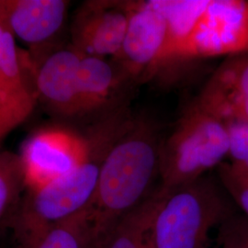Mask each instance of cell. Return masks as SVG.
I'll return each instance as SVG.
<instances>
[{"label": "cell", "instance_id": "6da1fadb", "mask_svg": "<svg viewBox=\"0 0 248 248\" xmlns=\"http://www.w3.org/2000/svg\"><path fill=\"white\" fill-rule=\"evenodd\" d=\"M131 119L122 110L109 113L89 134V158L70 174L45 186L25 189L8 217V225L18 248L38 233L79 213L95 192L102 162Z\"/></svg>", "mask_w": 248, "mask_h": 248}, {"label": "cell", "instance_id": "7a4b0ae2", "mask_svg": "<svg viewBox=\"0 0 248 248\" xmlns=\"http://www.w3.org/2000/svg\"><path fill=\"white\" fill-rule=\"evenodd\" d=\"M160 145L151 124L132 120L108 152L87 206L102 244L116 223L148 197L159 175Z\"/></svg>", "mask_w": 248, "mask_h": 248}, {"label": "cell", "instance_id": "3957f363", "mask_svg": "<svg viewBox=\"0 0 248 248\" xmlns=\"http://www.w3.org/2000/svg\"><path fill=\"white\" fill-rule=\"evenodd\" d=\"M168 23L165 62L248 53V1L155 0Z\"/></svg>", "mask_w": 248, "mask_h": 248}, {"label": "cell", "instance_id": "277c9868", "mask_svg": "<svg viewBox=\"0 0 248 248\" xmlns=\"http://www.w3.org/2000/svg\"><path fill=\"white\" fill-rule=\"evenodd\" d=\"M153 198L149 248H209L211 232L236 214L225 189L207 177Z\"/></svg>", "mask_w": 248, "mask_h": 248}, {"label": "cell", "instance_id": "5b68a950", "mask_svg": "<svg viewBox=\"0 0 248 248\" xmlns=\"http://www.w3.org/2000/svg\"><path fill=\"white\" fill-rule=\"evenodd\" d=\"M224 122L198 101L178 121L159 151L162 189L192 183L228 156Z\"/></svg>", "mask_w": 248, "mask_h": 248}, {"label": "cell", "instance_id": "8992f818", "mask_svg": "<svg viewBox=\"0 0 248 248\" xmlns=\"http://www.w3.org/2000/svg\"><path fill=\"white\" fill-rule=\"evenodd\" d=\"M89 135L48 126L29 135L18 154L25 189L45 186L78 169L90 155Z\"/></svg>", "mask_w": 248, "mask_h": 248}, {"label": "cell", "instance_id": "52a82bcc", "mask_svg": "<svg viewBox=\"0 0 248 248\" xmlns=\"http://www.w3.org/2000/svg\"><path fill=\"white\" fill-rule=\"evenodd\" d=\"M28 54L31 63L37 101L51 114L58 117L82 116L78 96L82 53L70 45L64 48L52 46L43 52Z\"/></svg>", "mask_w": 248, "mask_h": 248}, {"label": "cell", "instance_id": "ba28073f", "mask_svg": "<svg viewBox=\"0 0 248 248\" xmlns=\"http://www.w3.org/2000/svg\"><path fill=\"white\" fill-rule=\"evenodd\" d=\"M36 103L29 54L0 21V140L26 122Z\"/></svg>", "mask_w": 248, "mask_h": 248}, {"label": "cell", "instance_id": "9c48e42d", "mask_svg": "<svg viewBox=\"0 0 248 248\" xmlns=\"http://www.w3.org/2000/svg\"><path fill=\"white\" fill-rule=\"evenodd\" d=\"M129 18L130 1H86L72 20L71 45L84 55L116 58L122 50Z\"/></svg>", "mask_w": 248, "mask_h": 248}, {"label": "cell", "instance_id": "30bf717a", "mask_svg": "<svg viewBox=\"0 0 248 248\" xmlns=\"http://www.w3.org/2000/svg\"><path fill=\"white\" fill-rule=\"evenodd\" d=\"M167 41L168 23L155 1H130L128 28L115 58L124 76L148 75L163 65Z\"/></svg>", "mask_w": 248, "mask_h": 248}, {"label": "cell", "instance_id": "8fae6325", "mask_svg": "<svg viewBox=\"0 0 248 248\" xmlns=\"http://www.w3.org/2000/svg\"><path fill=\"white\" fill-rule=\"evenodd\" d=\"M68 7L65 0H0V21L29 46L28 53H40L54 46Z\"/></svg>", "mask_w": 248, "mask_h": 248}, {"label": "cell", "instance_id": "7c38bea8", "mask_svg": "<svg viewBox=\"0 0 248 248\" xmlns=\"http://www.w3.org/2000/svg\"><path fill=\"white\" fill-rule=\"evenodd\" d=\"M198 102L222 121L248 122V53L227 57L207 82Z\"/></svg>", "mask_w": 248, "mask_h": 248}, {"label": "cell", "instance_id": "4fadbf2b", "mask_svg": "<svg viewBox=\"0 0 248 248\" xmlns=\"http://www.w3.org/2000/svg\"><path fill=\"white\" fill-rule=\"evenodd\" d=\"M120 81L119 72L105 58L82 54L78 71V96L82 115L106 106Z\"/></svg>", "mask_w": 248, "mask_h": 248}, {"label": "cell", "instance_id": "5bb4252c", "mask_svg": "<svg viewBox=\"0 0 248 248\" xmlns=\"http://www.w3.org/2000/svg\"><path fill=\"white\" fill-rule=\"evenodd\" d=\"M102 240L86 207L38 233L21 248H100Z\"/></svg>", "mask_w": 248, "mask_h": 248}, {"label": "cell", "instance_id": "9a60e30c", "mask_svg": "<svg viewBox=\"0 0 248 248\" xmlns=\"http://www.w3.org/2000/svg\"><path fill=\"white\" fill-rule=\"evenodd\" d=\"M153 210L154 198L151 194L116 223L100 248H149Z\"/></svg>", "mask_w": 248, "mask_h": 248}, {"label": "cell", "instance_id": "2e32d148", "mask_svg": "<svg viewBox=\"0 0 248 248\" xmlns=\"http://www.w3.org/2000/svg\"><path fill=\"white\" fill-rule=\"evenodd\" d=\"M25 190L18 154L0 152V222L7 220Z\"/></svg>", "mask_w": 248, "mask_h": 248}, {"label": "cell", "instance_id": "e0dca14e", "mask_svg": "<svg viewBox=\"0 0 248 248\" xmlns=\"http://www.w3.org/2000/svg\"><path fill=\"white\" fill-rule=\"evenodd\" d=\"M223 122L229 140V164L248 175V122L236 118H229Z\"/></svg>", "mask_w": 248, "mask_h": 248}, {"label": "cell", "instance_id": "ac0fdd59", "mask_svg": "<svg viewBox=\"0 0 248 248\" xmlns=\"http://www.w3.org/2000/svg\"><path fill=\"white\" fill-rule=\"evenodd\" d=\"M218 176L222 187L248 219V174L233 169L229 163H222L218 167Z\"/></svg>", "mask_w": 248, "mask_h": 248}, {"label": "cell", "instance_id": "d6986e66", "mask_svg": "<svg viewBox=\"0 0 248 248\" xmlns=\"http://www.w3.org/2000/svg\"><path fill=\"white\" fill-rule=\"evenodd\" d=\"M220 248H248V219L235 214L219 227Z\"/></svg>", "mask_w": 248, "mask_h": 248}]
</instances>
